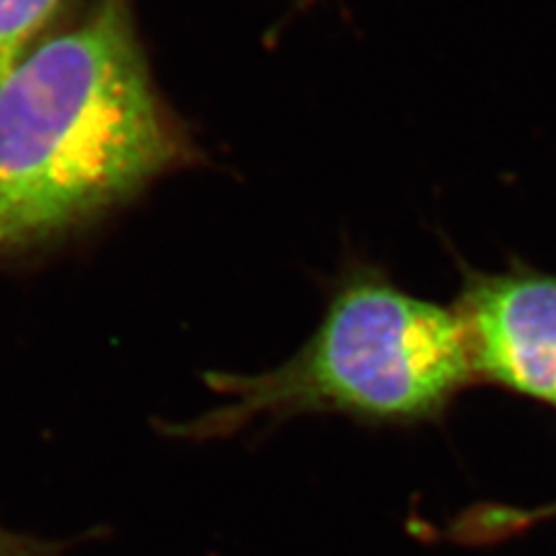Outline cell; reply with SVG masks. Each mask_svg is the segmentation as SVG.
Here are the masks:
<instances>
[{
	"label": "cell",
	"instance_id": "1",
	"mask_svg": "<svg viewBox=\"0 0 556 556\" xmlns=\"http://www.w3.org/2000/svg\"><path fill=\"white\" fill-rule=\"evenodd\" d=\"M181 155L130 0H96L0 75V253L96 218Z\"/></svg>",
	"mask_w": 556,
	"mask_h": 556
},
{
	"label": "cell",
	"instance_id": "2",
	"mask_svg": "<svg viewBox=\"0 0 556 556\" xmlns=\"http://www.w3.org/2000/svg\"><path fill=\"white\" fill-rule=\"evenodd\" d=\"M473 369L455 311L399 290L371 271L337 290L316 334L281 367L255 376H208L228 396L195 427L228 437L257 420L343 413L371 422L439 415Z\"/></svg>",
	"mask_w": 556,
	"mask_h": 556
},
{
	"label": "cell",
	"instance_id": "3",
	"mask_svg": "<svg viewBox=\"0 0 556 556\" xmlns=\"http://www.w3.org/2000/svg\"><path fill=\"white\" fill-rule=\"evenodd\" d=\"M452 311L473 376L556 404V276H468Z\"/></svg>",
	"mask_w": 556,
	"mask_h": 556
},
{
	"label": "cell",
	"instance_id": "4",
	"mask_svg": "<svg viewBox=\"0 0 556 556\" xmlns=\"http://www.w3.org/2000/svg\"><path fill=\"white\" fill-rule=\"evenodd\" d=\"M61 0H0V70H5L26 47L35 33L54 14Z\"/></svg>",
	"mask_w": 556,
	"mask_h": 556
},
{
	"label": "cell",
	"instance_id": "5",
	"mask_svg": "<svg viewBox=\"0 0 556 556\" xmlns=\"http://www.w3.org/2000/svg\"><path fill=\"white\" fill-rule=\"evenodd\" d=\"M0 556H59V547L40 541V538L22 535L0 527Z\"/></svg>",
	"mask_w": 556,
	"mask_h": 556
},
{
	"label": "cell",
	"instance_id": "6",
	"mask_svg": "<svg viewBox=\"0 0 556 556\" xmlns=\"http://www.w3.org/2000/svg\"><path fill=\"white\" fill-rule=\"evenodd\" d=\"M0 75H3V70H0Z\"/></svg>",
	"mask_w": 556,
	"mask_h": 556
}]
</instances>
